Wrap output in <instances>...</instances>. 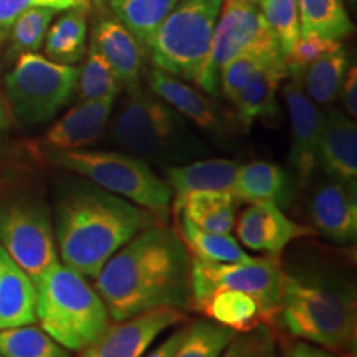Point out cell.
<instances>
[{
	"label": "cell",
	"instance_id": "1",
	"mask_svg": "<svg viewBox=\"0 0 357 357\" xmlns=\"http://www.w3.org/2000/svg\"><path fill=\"white\" fill-rule=\"evenodd\" d=\"M95 288L114 323L142 312L192 310V257L167 223L146 229L106 261Z\"/></svg>",
	"mask_w": 357,
	"mask_h": 357
},
{
	"label": "cell",
	"instance_id": "2",
	"mask_svg": "<svg viewBox=\"0 0 357 357\" xmlns=\"http://www.w3.org/2000/svg\"><path fill=\"white\" fill-rule=\"evenodd\" d=\"M164 223L153 212L93 182H75L55 211V240L63 265L96 280L106 261L146 229Z\"/></svg>",
	"mask_w": 357,
	"mask_h": 357
},
{
	"label": "cell",
	"instance_id": "3",
	"mask_svg": "<svg viewBox=\"0 0 357 357\" xmlns=\"http://www.w3.org/2000/svg\"><path fill=\"white\" fill-rule=\"evenodd\" d=\"M278 316L289 336L333 352L356 351L354 288L328 287L284 273Z\"/></svg>",
	"mask_w": 357,
	"mask_h": 357
},
{
	"label": "cell",
	"instance_id": "4",
	"mask_svg": "<svg viewBox=\"0 0 357 357\" xmlns=\"http://www.w3.org/2000/svg\"><path fill=\"white\" fill-rule=\"evenodd\" d=\"M111 141L137 158L169 166L207 154L184 116L137 84L129 89L128 100L111 124Z\"/></svg>",
	"mask_w": 357,
	"mask_h": 357
},
{
	"label": "cell",
	"instance_id": "5",
	"mask_svg": "<svg viewBox=\"0 0 357 357\" xmlns=\"http://www.w3.org/2000/svg\"><path fill=\"white\" fill-rule=\"evenodd\" d=\"M37 321L65 349L79 352L108 329V307L86 276L58 261L35 284Z\"/></svg>",
	"mask_w": 357,
	"mask_h": 357
},
{
	"label": "cell",
	"instance_id": "6",
	"mask_svg": "<svg viewBox=\"0 0 357 357\" xmlns=\"http://www.w3.org/2000/svg\"><path fill=\"white\" fill-rule=\"evenodd\" d=\"M56 167L78 174L101 189L153 212L167 223L172 190L144 159L114 151H47Z\"/></svg>",
	"mask_w": 357,
	"mask_h": 357
},
{
	"label": "cell",
	"instance_id": "7",
	"mask_svg": "<svg viewBox=\"0 0 357 357\" xmlns=\"http://www.w3.org/2000/svg\"><path fill=\"white\" fill-rule=\"evenodd\" d=\"M223 0H178L147 45L154 65L197 83L207 60Z\"/></svg>",
	"mask_w": 357,
	"mask_h": 357
},
{
	"label": "cell",
	"instance_id": "8",
	"mask_svg": "<svg viewBox=\"0 0 357 357\" xmlns=\"http://www.w3.org/2000/svg\"><path fill=\"white\" fill-rule=\"evenodd\" d=\"M79 70L37 53H22L6 77L7 98L15 118L26 128L50 121L78 88Z\"/></svg>",
	"mask_w": 357,
	"mask_h": 357
},
{
	"label": "cell",
	"instance_id": "9",
	"mask_svg": "<svg viewBox=\"0 0 357 357\" xmlns=\"http://www.w3.org/2000/svg\"><path fill=\"white\" fill-rule=\"evenodd\" d=\"M284 271L280 257H252L245 261L213 263L192 258V310L217 289H235L258 301L263 323L278 318Z\"/></svg>",
	"mask_w": 357,
	"mask_h": 357
},
{
	"label": "cell",
	"instance_id": "10",
	"mask_svg": "<svg viewBox=\"0 0 357 357\" xmlns=\"http://www.w3.org/2000/svg\"><path fill=\"white\" fill-rule=\"evenodd\" d=\"M253 50L283 52V48L266 24L258 0H223L211 50L197 79L199 88L215 96L220 88L223 66Z\"/></svg>",
	"mask_w": 357,
	"mask_h": 357
},
{
	"label": "cell",
	"instance_id": "11",
	"mask_svg": "<svg viewBox=\"0 0 357 357\" xmlns=\"http://www.w3.org/2000/svg\"><path fill=\"white\" fill-rule=\"evenodd\" d=\"M0 245L37 284L58 263L55 230L47 205L30 197L0 204Z\"/></svg>",
	"mask_w": 357,
	"mask_h": 357
},
{
	"label": "cell",
	"instance_id": "12",
	"mask_svg": "<svg viewBox=\"0 0 357 357\" xmlns=\"http://www.w3.org/2000/svg\"><path fill=\"white\" fill-rule=\"evenodd\" d=\"M185 321L184 311L158 307L109 324L78 357H142L164 331Z\"/></svg>",
	"mask_w": 357,
	"mask_h": 357
},
{
	"label": "cell",
	"instance_id": "13",
	"mask_svg": "<svg viewBox=\"0 0 357 357\" xmlns=\"http://www.w3.org/2000/svg\"><path fill=\"white\" fill-rule=\"evenodd\" d=\"M283 88V100L291 124L289 164L300 184L310 181L318 167V149L323 132L324 114L319 106L306 95L301 79L288 77Z\"/></svg>",
	"mask_w": 357,
	"mask_h": 357
},
{
	"label": "cell",
	"instance_id": "14",
	"mask_svg": "<svg viewBox=\"0 0 357 357\" xmlns=\"http://www.w3.org/2000/svg\"><path fill=\"white\" fill-rule=\"evenodd\" d=\"M234 229L240 243L266 257H280L293 240L316 235L312 227L291 220L278 205L266 202L248 204Z\"/></svg>",
	"mask_w": 357,
	"mask_h": 357
},
{
	"label": "cell",
	"instance_id": "15",
	"mask_svg": "<svg viewBox=\"0 0 357 357\" xmlns=\"http://www.w3.org/2000/svg\"><path fill=\"white\" fill-rule=\"evenodd\" d=\"M312 229L337 245H349L357 236L356 184L331 178L316 187L310 199Z\"/></svg>",
	"mask_w": 357,
	"mask_h": 357
},
{
	"label": "cell",
	"instance_id": "16",
	"mask_svg": "<svg viewBox=\"0 0 357 357\" xmlns=\"http://www.w3.org/2000/svg\"><path fill=\"white\" fill-rule=\"evenodd\" d=\"M318 166L331 178L356 184L357 181V126L339 109L324 116L318 149Z\"/></svg>",
	"mask_w": 357,
	"mask_h": 357
},
{
	"label": "cell",
	"instance_id": "17",
	"mask_svg": "<svg viewBox=\"0 0 357 357\" xmlns=\"http://www.w3.org/2000/svg\"><path fill=\"white\" fill-rule=\"evenodd\" d=\"M114 100L82 101L58 119L45 136L50 151H75L96 142L108 126Z\"/></svg>",
	"mask_w": 357,
	"mask_h": 357
},
{
	"label": "cell",
	"instance_id": "18",
	"mask_svg": "<svg viewBox=\"0 0 357 357\" xmlns=\"http://www.w3.org/2000/svg\"><path fill=\"white\" fill-rule=\"evenodd\" d=\"M289 77L284 56L276 58L257 71L250 82L240 89L231 105L235 116L243 128H250L255 121H268L280 114L276 95L281 83Z\"/></svg>",
	"mask_w": 357,
	"mask_h": 357
},
{
	"label": "cell",
	"instance_id": "19",
	"mask_svg": "<svg viewBox=\"0 0 357 357\" xmlns=\"http://www.w3.org/2000/svg\"><path fill=\"white\" fill-rule=\"evenodd\" d=\"M91 42L126 86H136L144 68V52L136 37L116 17L96 22Z\"/></svg>",
	"mask_w": 357,
	"mask_h": 357
},
{
	"label": "cell",
	"instance_id": "20",
	"mask_svg": "<svg viewBox=\"0 0 357 357\" xmlns=\"http://www.w3.org/2000/svg\"><path fill=\"white\" fill-rule=\"evenodd\" d=\"M37 323L33 281L0 245V331Z\"/></svg>",
	"mask_w": 357,
	"mask_h": 357
},
{
	"label": "cell",
	"instance_id": "21",
	"mask_svg": "<svg viewBox=\"0 0 357 357\" xmlns=\"http://www.w3.org/2000/svg\"><path fill=\"white\" fill-rule=\"evenodd\" d=\"M240 200L227 190H199L172 197L171 213L184 215L195 227L212 234H231Z\"/></svg>",
	"mask_w": 357,
	"mask_h": 357
},
{
	"label": "cell",
	"instance_id": "22",
	"mask_svg": "<svg viewBox=\"0 0 357 357\" xmlns=\"http://www.w3.org/2000/svg\"><path fill=\"white\" fill-rule=\"evenodd\" d=\"M147 84L155 96L167 102L195 126L212 132L222 131V121L212 102L185 82L155 68L147 75Z\"/></svg>",
	"mask_w": 357,
	"mask_h": 357
},
{
	"label": "cell",
	"instance_id": "23",
	"mask_svg": "<svg viewBox=\"0 0 357 357\" xmlns=\"http://www.w3.org/2000/svg\"><path fill=\"white\" fill-rule=\"evenodd\" d=\"M242 164L235 159L213 158L166 167V182L172 197L199 190H234Z\"/></svg>",
	"mask_w": 357,
	"mask_h": 357
},
{
	"label": "cell",
	"instance_id": "24",
	"mask_svg": "<svg viewBox=\"0 0 357 357\" xmlns=\"http://www.w3.org/2000/svg\"><path fill=\"white\" fill-rule=\"evenodd\" d=\"M291 177L283 167L275 162L255 160L245 166L242 164L231 194L240 202H266L284 207L291 199Z\"/></svg>",
	"mask_w": 357,
	"mask_h": 357
},
{
	"label": "cell",
	"instance_id": "25",
	"mask_svg": "<svg viewBox=\"0 0 357 357\" xmlns=\"http://www.w3.org/2000/svg\"><path fill=\"white\" fill-rule=\"evenodd\" d=\"M195 311L204 312L207 319L236 334L247 333L263 323L260 305L255 298L235 289H217Z\"/></svg>",
	"mask_w": 357,
	"mask_h": 357
},
{
	"label": "cell",
	"instance_id": "26",
	"mask_svg": "<svg viewBox=\"0 0 357 357\" xmlns=\"http://www.w3.org/2000/svg\"><path fill=\"white\" fill-rule=\"evenodd\" d=\"M88 8H71L55 24L50 25L45 37V53L52 61L61 65H75L86 53Z\"/></svg>",
	"mask_w": 357,
	"mask_h": 357
},
{
	"label": "cell",
	"instance_id": "27",
	"mask_svg": "<svg viewBox=\"0 0 357 357\" xmlns=\"http://www.w3.org/2000/svg\"><path fill=\"white\" fill-rule=\"evenodd\" d=\"M176 227L177 235L184 242L187 252L190 253L192 258L204 261L213 263H231V261H245L250 260V255L240 247L230 234H212V231H205L194 223L187 220L184 215L177 213Z\"/></svg>",
	"mask_w": 357,
	"mask_h": 357
},
{
	"label": "cell",
	"instance_id": "28",
	"mask_svg": "<svg viewBox=\"0 0 357 357\" xmlns=\"http://www.w3.org/2000/svg\"><path fill=\"white\" fill-rule=\"evenodd\" d=\"M349 70V55L346 48L326 53L319 60L310 65L301 77L306 95L318 106H331L341 93L342 82Z\"/></svg>",
	"mask_w": 357,
	"mask_h": 357
},
{
	"label": "cell",
	"instance_id": "29",
	"mask_svg": "<svg viewBox=\"0 0 357 357\" xmlns=\"http://www.w3.org/2000/svg\"><path fill=\"white\" fill-rule=\"evenodd\" d=\"M177 3L178 0H109L116 19L146 48Z\"/></svg>",
	"mask_w": 357,
	"mask_h": 357
},
{
	"label": "cell",
	"instance_id": "30",
	"mask_svg": "<svg viewBox=\"0 0 357 357\" xmlns=\"http://www.w3.org/2000/svg\"><path fill=\"white\" fill-rule=\"evenodd\" d=\"M301 33L342 40L352 32V24L342 0H298Z\"/></svg>",
	"mask_w": 357,
	"mask_h": 357
},
{
	"label": "cell",
	"instance_id": "31",
	"mask_svg": "<svg viewBox=\"0 0 357 357\" xmlns=\"http://www.w3.org/2000/svg\"><path fill=\"white\" fill-rule=\"evenodd\" d=\"M2 357H71L70 351L60 346L42 328L33 324L0 331Z\"/></svg>",
	"mask_w": 357,
	"mask_h": 357
},
{
	"label": "cell",
	"instance_id": "32",
	"mask_svg": "<svg viewBox=\"0 0 357 357\" xmlns=\"http://www.w3.org/2000/svg\"><path fill=\"white\" fill-rule=\"evenodd\" d=\"M123 83L114 73L108 61L98 52L95 43L89 42L86 61L79 70L78 88L82 101L116 100Z\"/></svg>",
	"mask_w": 357,
	"mask_h": 357
},
{
	"label": "cell",
	"instance_id": "33",
	"mask_svg": "<svg viewBox=\"0 0 357 357\" xmlns=\"http://www.w3.org/2000/svg\"><path fill=\"white\" fill-rule=\"evenodd\" d=\"M235 336L231 329L207 318L192 321L187 323L184 341L172 357H218Z\"/></svg>",
	"mask_w": 357,
	"mask_h": 357
},
{
	"label": "cell",
	"instance_id": "34",
	"mask_svg": "<svg viewBox=\"0 0 357 357\" xmlns=\"http://www.w3.org/2000/svg\"><path fill=\"white\" fill-rule=\"evenodd\" d=\"M55 10L30 8L19 15L10 26V55L35 53L42 48Z\"/></svg>",
	"mask_w": 357,
	"mask_h": 357
},
{
	"label": "cell",
	"instance_id": "35",
	"mask_svg": "<svg viewBox=\"0 0 357 357\" xmlns=\"http://www.w3.org/2000/svg\"><path fill=\"white\" fill-rule=\"evenodd\" d=\"M280 56H284V53L253 50L230 60L220 71L222 95L231 102L234 98L238 95L240 89L250 82V78H252L257 71H260L263 66Z\"/></svg>",
	"mask_w": 357,
	"mask_h": 357
},
{
	"label": "cell",
	"instance_id": "36",
	"mask_svg": "<svg viewBox=\"0 0 357 357\" xmlns=\"http://www.w3.org/2000/svg\"><path fill=\"white\" fill-rule=\"evenodd\" d=\"M258 6L287 55L301 35L300 3L298 0H258Z\"/></svg>",
	"mask_w": 357,
	"mask_h": 357
},
{
	"label": "cell",
	"instance_id": "37",
	"mask_svg": "<svg viewBox=\"0 0 357 357\" xmlns=\"http://www.w3.org/2000/svg\"><path fill=\"white\" fill-rule=\"evenodd\" d=\"M341 45V40L326 38L318 33H301L300 38L294 42L291 50L284 55L289 77L301 79L307 66L319 60L321 56H324L326 53L336 50Z\"/></svg>",
	"mask_w": 357,
	"mask_h": 357
},
{
	"label": "cell",
	"instance_id": "38",
	"mask_svg": "<svg viewBox=\"0 0 357 357\" xmlns=\"http://www.w3.org/2000/svg\"><path fill=\"white\" fill-rule=\"evenodd\" d=\"M278 342L268 324H258L247 333H238L218 357H278Z\"/></svg>",
	"mask_w": 357,
	"mask_h": 357
},
{
	"label": "cell",
	"instance_id": "39",
	"mask_svg": "<svg viewBox=\"0 0 357 357\" xmlns=\"http://www.w3.org/2000/svg\"><path fill=\"white\" fill-rule=\"evenodd\" d=\"M91 0H0V32L8 33L15 19L30 8H50V10H71L89 8Z\"/></svg>",
	"mask_w": 357,
	"mask_h": 357
},
{
	"label": "cell",
	"instance_id": "40",
	"mask_svg": "<svg viewBox=\"0 0 357 357\" xmlns=\"http://www.w3.org/2000/svg\"><path fill=\"white\" fill-rule=\"evenodd\" d=\"M342 101H344L346 114L349 118H357V68L356 65L349 66L344 82H342Z\"/></svg>",
	"mask_w": 357,
	"mask_h": 357
},
{
	"label": "cell",
	"instance_id": "41",
	"mask_svg": "<svg viewBox=\"0 0 357 357\" xmlns=\"http://www.w3.org/2000/svg\"><path fill=\"white\" fill-rule=\"evenodd\" d=\"M278 357H337V356L336 352L328 351L324 349V347L314 346L311 344V342L298 339V341H294L291 344L284 347L283 352H281V356Z\"/></svg>",
	"mask_w": 357,
	"mask_h": 357
},
{
	"label": "cell",
	"instance_id": "42",
	"mask_svg": "<svg viewBox=\"0 0 357 357\" xmlns=\"http://www.w3.org/2000/svg\"><path fill=\"white\" fill-rule=\"evenodd\" d=\"M185 333H187V324L184 326V328L176 329V331H174L171 336L166 339V341L160 342L155 349L144 352L142 357H172L174 354H176V351L178 349V346L182 344V341H184Z\"/></svg>",
	"mask_w": 357,
	"mask_h": 357
},
{
	"label": "cell",
	"instance_id": "43",
	"mask_svg": "<svg viewBox=\"0 0 357 357\" xmlns=\"http://www.w3.org/2000/svg\"><path fill=\"white\" fill-rule=\"evenodd\" d=\"M6 126V114H3L2 106H0V129Z\"/></svg>",
	"mask_w": 357,
	"mask_h": 357
},
{
	"label": "cell",
	"instance_id": "44",
	"mask_svg": "<svg viewBox=\"0 0 357 357\" xmlns=\"http://www.w3.org/2000/svg\"><path fill=\"white\" fill-rule=\"evenodd\" d=\"M93 2L96 3V6H102L105 2H109V0H93Z\"/></svg>",
	"mask_w": 357,
	"mask_h": 357
},
{
	"label": "cell",
	"instance_id": "45",
	"mask_svg": "<svg viewBox=\"0 0 357 357\" xmlns=\"http://www.w3.org/2000/svg\"><path fill=\"white\" fill-rule=\"evenodd\" d=\"M346 357H356V351H351V352H347Z\"/></svg>",
	"mask_w": 357,
	"mask_h": 357
},
{
	"label": "cell",
	"instance_id": "46",
	"mask_svg": "<svg viewBox=\"0 0 357 357\" xmlns=\"http://www.w3.org/2000/svg\"><path fill=\"white\" fill-rule=\"evenodd\" d=\"M3 37H6V33H2V32H0V43H2V40H3Z\"/></svg>",
	"mask_w": 357,
	"mask_h": 357
},
{
	"label": "cell",
	"instance_id": "47",
	"mask_svg": "<svg viewBox=\"0 0 357 357\" xmlns=\"http://www.w3.org/2000/svg\"><path fill=\"white\" fill-rule=\"evenodd\" d=\"M352 2H356V0H352Z\"/></svg>",
	"mask_w": 357,
	"mask_h": 357
},
{
	"label": "cell",
	"instance_id": "48",
	"mask_svg": "<svg viewBox=\"0 0 357 357\" xmlns=\"http://www.w3.org/2000/svg\"><path fill=\"white\" fill-rule=\"evenodd\" d=\"M0 357H2V356H0Z\"/></svg>",
	"mask_w": 357,
	"mask_h": 357
}]
</instances>
